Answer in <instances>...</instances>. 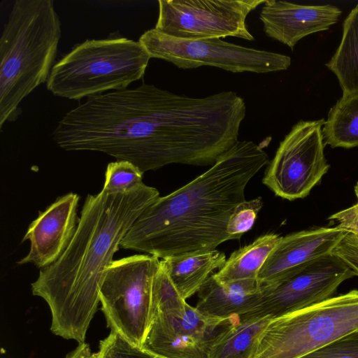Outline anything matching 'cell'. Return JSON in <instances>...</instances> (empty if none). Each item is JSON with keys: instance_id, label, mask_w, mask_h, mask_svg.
<instances>
[{"instance_id": "obj_17", "label": "cell", "mask_w": 358, "mask_h": 358, "mask_svg": "<svg viewBox=\"0 0 358 358\" xmlns=\"http://www.w3.org/2000/svg\"><path fill=\"white\" fill-rule=\"evenodd\" d=\"M209 346L180 331L164 313L154 310L142 348L162 358H207Z\"/></svg>"}, {"instance_id": "obj_27", "label": "cell", "mask_w": 358, "mask_h": 358, "mask_svg": "<svg viewBox=\"0 0 358 358\" xmlns=\"http://www.w3.org/2000/svg\"><path fill=\"white\" fill-rule=\"evenodd\" d=\"M329 219L334 220L339 229L358 236V202L331 215Z\"/></svg>"}, {"instance_id": "obj_28", "label": "cell", "mask_w": 358, "mask_h": 358, "mask_svg": "<svg viewBox=\"0 0 358 358\" xmlns=\"http://www.w3.org/2000/svg\"><path fill=\"white\" fill-rule=\"evenodd\" d=\"M92 354L90 345L83 343L78 344L65 358H92Z\"/></svg>"}, {"instance_id": "obj_13", "label": "cell", "mask_w": 358, "mask_h": 358, "mask_svg": "<svg viewBox=\"0 0 358 358\" xmlns=\"http://www.w3.org/2000/svg\"><path fill=\"white\" fill-rule=\"evenodd\" d=\"M347 232L335 227L304 230L280 237L257 275L263 288L296 268L331 254Z\"/></svg>"}, {"instance_id": "obj_18", "label": "cell", "mask_w": 358, "mask_h": 358, "mask_svg": "<svg viewBox=\"0 0 358 358\" xmlns=\"http://www.w3.org/2000/svg\"><path fill=\"white\" fill-rule=\"evenodd\" d=\"M162 264L180 295L186 301L197 293L210 274L226 262L217 250L162 259Z\"/></svg>"}, {"instance_id": "obj_2", "label": "cell", "mask_w": 358, "mask_h": 358, "mask_svg": "<svg viewBox=\"0 0 358 358\" xmlns=\"http://www.w3.org/2000/svg\"><path fill=\"white\" fill-rule=\"evenodd\" d=\"M268 164L260 145L238 141L206 172L150 204L120 248L162 259L215 250L231 240L229 217L245 200L249 181Z\"/></svg>"}, {"instance_id": "obj_22", "label": "cell", "mask_w": 358, "mask_h": 358, "mask_svg": "<svg viewBox=\"0 0 358 358\" xmlns=\"http://www.w3.org/2000/svg\"><path fill=\"white\" fill-rule=\"evenodd\" d=\"M143 173L127 161H116L108 164L103 189L115 193L131 191L142 184Z\"/></svg>"}, {"instance_id": "obj_1", "label": "cell", "mask_w": 358, "mask_h": 358, "mask_svg": "<svg viewBox=\"0 0 358 358\" xmlns=\"http://www.w3.org/2000/svg\"><path fill=\"white\" fill-rule=\"evenodd\" d=\"M159 197L156 188L144 183L127 192L102 189L87 196L69 246L31 283L32 294L50 310L54 334L85 343L115 253L138 217Z\"/></svg>"}, {"instance_id": "obj_19", "label": "cell", "mask_w": 358, "mask_h": 358, "mask_svg": "<svg viewBox=\"0 0 358 358\" xmlns=\"http://www.w3.org/2000/svg\"><path fill=\"white\" fill-rule=\"evenodd\" d=\"M280 237L276 234H266L234 251L214 277L222 283L257 280L259 271Z\"/></svg>"}, {"instance_id": "obj_9", "label": "cell", "mask_w": 358, "mask_h": 358, "mask_svg": "<svg viewBox=\"0 0 358 358\" xmlns=\"http://www.w3.org/2000/svg\"><path fill=\"white\" fill-rule=\"evenodd\" d=\"M324 119L301 120L280 143L262 182L289 201L306 197L328 171L324 156Z\"/></svg>"}, {"instance_id": "obj_29", "label": "cell", "mask_w": 358, "mask_h": 358, "mask_svg": "<svg viewBox=\"0 0 358 358\" xmlns=\"http://www.w3.org/2000/svg\"><path fill=\"white\" fill-rule=\"evenodd\" d=\"M355 195L357 196V202H358V182L357 183V185L355 186Z\"/></svg>"}, {"instance_id": "obj_25", "label": "cell", "mask_w": 358, "mask_h": 358, "mask_svg": "<svg viewBox=\"0 0 358 358\" xmlns=\"http://www.w3.org/2000/svg\"><path fill=\"white\" fill-rule=\"evenodd\" d=\"M299 358H358V330Z\"/></svg>"}, {"instance_id": "obj_7", "label": "cell", "mask_w": 358, "mask_h": 358, "mask_svg": "<svg viewBox=\"0 0 358 358\" xmlns=\"http://www.w3.org/2000/svg\"><path fill=\"white\" fill-rule=\"evenodd\" d=\"M158 257L134 255L113 260L99 292L101 310L110 331L142 348L151 323L153 282Z\"/></svg>"}, {"instance_id": "obj_10", "label": "cell", "mask_w": 358, "mask_h": 358, "mask_svg": "<svg viewBox=\"0 0 358 358\" xmlns=\"http://www.w3.org/2000/svg\"><path fill=\"white\" fill-rule=\"evenodd\" d=\"M266 0H159L157 31L185 39L237 37L254 41L248 15Z\"/></svg>"}, {"instance_id": "obj_24", "label": "cell", "mask_w": 358, "mask_h": 358, "mask_svg": "<svg viewBox=\"0 0 358 358\" xmlns=\"http://www.w3.org/2000/svg\"><path fill=\"white\" fill-rule=\"evenodd\" d=\"M263 206L261 197L245 200L236 206L227 227L231 240L238 239L253 227L258 213Z\"/></svg>"}, {"instance_id": "obj_16", "label": "cell", "mask_w": 358, "mask_h": 358, "mask_svg": "<svg viewBox=\"0 0 358 358\" xmlns=\"http://www.w3.org/2000/svg\"><path fill=\"white\" fill-rule=\"evenodd\" d=\"M271 319L269 315L256 314L234 317L213 338L207 358H252Z\"/></svg>"}, {"instance_id": "obj_14", "label": "cell", "mask_w": 358, "mask_h": 358, "mask_svg": "<svg viewBox=\"0 0 358 358\" xmlns=\"http://www.w3.org/2000/svg\"><path fill=\"white\" fill-rule=\"evenodd\" d=\"M341 14L340 8L329 4L306 6L266 0L259 19L266 36L292 49L303 37L328 29Z\"/></svg>"}, {"instance_id": "obj_12", "label": "cell", "mask_w": 358, "mask_h": 358, "mask_svg": "<svg viewBox=\"0 0 358 358\" xmlns=\"http://www.w3.org/2000/svg\"><path fill=\"white\" fill-rule=\"evenodd\" d=\"M79 200L78 194L70 192L39 212L22 241H29V251L17 264H32L43 268L58 260L76 233Z\"/></svg>"}, {"instance_id": "obj_3", "label": "cell", "mask_w": 358, "mask_h": 358, "mask_svg": "<svg viewBox=\"0 0 358 358\" xmlns=\"http://www.w3.org/2000/svg\"><path fill=\"white\" fill-rule=\"evenodd\" d=\"M188 134L178 94L143 83L86 99L65 113L52 136L62 149L101 152L144 173L174 164Z\"/></svg>"}, {"instance_id": "obj_6", "label": "cell", "mask_w": 358, "mask_h": 358, "mask_svg": "<svg viewBox=\"0 0 358 358\" xmlns=\"http://www.w3.org/2000/svg\"><path fill=\"white\" fill-rule=\"evenodd\" d=\"M358 330V290L272 318L252 358H299Z\"/></svg>"}, {"instance_id": "obj_4", "label": "cell", "mask_w": 358, "mask_h": 358, "mask_svg": "<svg viewBox=\"0 0 358 358\" xmlns=\"http://www.w3.org/2000/svg\"><path fill=\"white\" fill-rule=\"evenodd\" d=\"M62 24L52 0H16L0 38V129L21 113L22 101L48 81Z\"/></svg>"}, {"instance_id": "obj_20", "label": "cell", "mask_w": 358, "mask_h": 358, "mask_svg": "<svg viewBox=\"0 0 358 358\" xmlns=\"http://www.w3.org/2000/svg\"><path fill=\"white\" fill-rule=\"evenodd\" d=\"M326 66L337 77L343 94L358 93V4L345 19L341 43Z\"/></svg>"}, {"instance_id": "obj_26", "label": "cell", "mask_w": 358, "mask_h": 358, "mask_svg": "<svg viewBox=\"0 0 358 358\" xmlns=\"http://www.w3.org/2000/svg\"><path fill=\"white\" fill-rule=\"evenodd\" d=\"M331 254L341 259L358 275V236L347 233Z\"/></svg>"}, {"instance_id": "obj_8", "label": "cell", "mask_w": 358, "mask_h": 358, "mask_svg": "<svg viewBox=\"0 0 358 358\" xmlns=\"http://www.w3.org/2000/svg\"><path fill=\"white\" fill-rule=\"evenodd\" d=\"M138 41L151 58L165 60L182 69L209 66L233 73H266L287 70L291 65V58L285 55L247 48L221 38L173 37L155 28L145 31Z\"/></svg>"}, {"instance_id": "obj_23", "label": "cell", "mask_w": 358, "mask_h": 358, "mask_svg": "<svg viewBox=\"0 0 358 358\" xmlns=\"http://www.w3.org/2000/svg\"><path fill=\"white\" fill-rule=\"evenodd\" d=\"M92 358H162L134 345L116 332L110 331L99 342Z\"/></svg>"}, {"instance_id": "obj_21", "label": "cell", "mask_w": 358, "mask_h": 358, "mask_svg": "<svg viewBox=\"0 0 358 358\" xmlns=\"http://www.w3.org/2000/svg\"><path fill=\"white\" fill-rule=\"evenodd\" d=\"M324 143L331 148L358 146V93L343 94L329 110L322 128Z\"/></svg>"}, {"instance_id": "obj_5", "label": "cell", "mask_w": 358, "mask_h": 358, "mask_svg": "<svg viewBox=\"0 0 358 358\" xmlns=\"http://www.w3.org/2000/svg\"><path fill=\"white\" fill-rule=\"evenodd\" d=\"M150 58L138 41L87 39L55 62L46 87L56 96L76 101L125 90L143 77Z\"/></svg>"}, {"instance_id": "obj_15", "label": "cell", "mask_w": 358, "mask_h": 358, "mask_svg": "<svg viewBox=\"0 0 358 358\" xmlns=\"http://www.w3.org/2000/svg\"><path fill=\"white\" fill-rule=\"evenodd\" d=\"M262 292L257 280L222 283L213 274L198 291L199 299L195 308L213 317H241L257 308Z\"/></svg>"}, {"instance_id": "obj_11", "label": "cell", "mask_w": 358, "mask_h": 358, "mask_svg": "<svg viewBox=\"0 0 358 358\" xmlns=\"http://www.w3.org/2000/svg\"><path fill=\"white\" fill-rule=\"evenodd\" d=\"M355 275L338 257L325 255L296 268L263 289L258 306L248 314L274 318L303 310L332 297L343 282Z\"/></svg>"}]
</instances>
